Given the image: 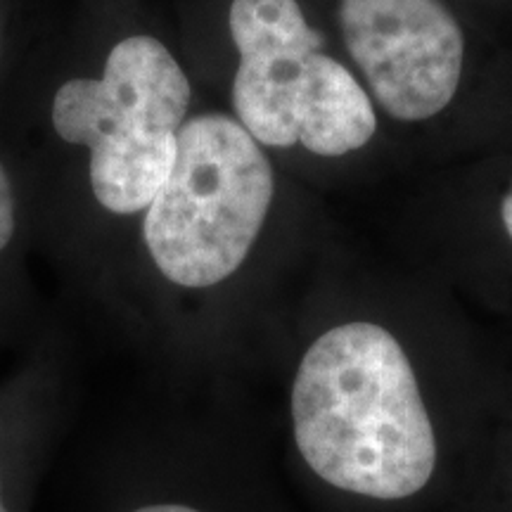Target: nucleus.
<instances>
[{
  "label": "nucleus",
  "instance_id": "4",
  "mask_svg": "<svg viewBox=\"0 0 512 512\" xmlns=\"http://www.w3.org/2000/svg\"><path fill=\"white\" fill-rule=\"evenodd\" d=\"M190 81L152 36H128L107 55L100 79H72L53 100L64 143L91 150L93 195L112 214L150 207L176 159Z\"/></svg>",
  "mask_w": 512,
  "mask_h": 512
},
{
  "label": "nucleus",
  "instance_id": "1",
  "mask_svg": "<svg viewBox=\"0 0 512 512\" xmlns=\"http://www.w3.org/2000/svg\"><path fill=\"white\" fill-rule=\"evenodd\" d=\"M299 453L316 475L349 494L399 501L437 467V437L418 377L392 332L337 325L306 351L292 387Z\"/></svg>",
  "mask_w": 512,
  "mask_h": 512
},
{
  "label": "nucleus",
  "instance_id": "2",
  "mask_svg": "<svg viewBox=\"0 0 512 512\" xmlns=\"http://www.w3.org/2000/svg\"><path fill=\"white\" fill-rule=\"evenodd\" d=\"M273 200L259 143L226 114H200L178 131L169 178L145 209L155 266L181 287L219 285L242 266Z\"/></svg>",
  "mask_w": 512,
  "mask_h": 512
},
{
  "label": "nucleus",
  "instance_id": "3",
  "mask_svg": "<svg viewBox=\"0 0 512 512\" xmlns=\"http://www.w3.org/2000/svg\"><path fill=\"white\" fill-rule=\"evenodd\" d=\"M228 24L240 53L233 107L256 143L339 157L373 138V102L349 69L320 53L297 0H233Z\"/></svg>",
  "mask_w": 512,
  "mask_h": 512
},
{
  "label": "nucleus",
  "instance_id": "7",
  "mask_svg": "<svg viewBox=\"0 0 512 512\" xmlns=\"http://www.w3.org/2000/svg\"><path fill=\"white\" fill-rule=\"evenodd\" d=\"M133 512H200V510L190 508V505H181V503H155V505H143V508Z\"/></svg>",
  "mask_w": 512,
  "mask_h": 512
},
{
  "label": "nucleus",
  "instance_id": "6",
  "mask_svg": "<svg viewBox=\"0 0 512 512\" xmlns=\"http://www.w3.org/2000/svg\"><path fill=\"white\" fill-rule=\"evenodd\" d=\"M15 233V195H12V183L0 164V252L8 247Z\"/></svg>",
  "mask_w": 512,
  "mask_h": 512
},
{
  "label": "nucleus",
  "instance_id": "8",
  "mask_svg": "<svg viewBox=\"0 0 512 512\" xmlns=\"http://www.w3.org/2000/svg\"><path fill=\"white\" fill-rule=\"evenodd\" d=\"M501 216H503V226H505V230H508V235H510V240H512V185H510V190L505 192V197H503Z\"/></svg>",
  "mask_w": 512,
  "mask_h": 512
},
{
  "label": "nucleus",
  "instance_id": "5",
  "mask_svg": "<svg viewBox=\"0 0 512 512\" xmlns=\"http://www.w3.org/2000/svg\"><path fill=\"white\" fill-rule=\"evenodd\" d=\"M339 29L389 117L444 110L463 72V31L439 0H339Z\"/></svg>",
  "mask_w": 512,
  "mask_h": 512
},
{
  "label": "nucleus",
  "instance_id": "9",
  "mask_svg": "<svg viewBox=\"0 0 512 512\" xmlns=\"http://www.w3.org/2000/svg\"><path fill=\"white\" fill-rule=\"evenodd\" d=\"M0 512H8V508H5V503H3V496H0Z\"/></svg>",
  "mask_w": 512,
  "mask_h": 512
}]
</instances>
